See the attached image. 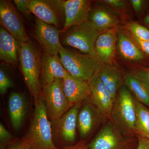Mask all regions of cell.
I'll use <instances>...</instances> for the list:
<instances>
[{"label": "cell", "mask_w": 149, "mask_h": 149, "mask_svg": "<svg viewBox=\"0 0 149 149\" xmlns=\"http://www.w3.org/2000/svg\"><path fill=\"white\" fill-rule=\"evenodd\" d=\"M18 59L24 81L30 94L36 100L42 97V88L40 81L41 58L39 52L31 41L22 43Z\"/></svg>", "instance_id": "obj_2"}, {"label": "cell", "mask_w": 149, "mask_h": 149, "mask_svg": "<svg viewBox=\"0 0 149 149\" xmlns=\"http://www.w3.org/2000/svg\"><path fill=\"white\" fill-rule=\"evenodd\" d=\"M100 80L115 100L117 93L122 86L120 72L112 65L104 64L99 71Z\"/></svg>", "instance_id": "obj_20"}, {"label": "cell", "mask_w": 149, "mask_h": 149, "mask_svg": "<svg viewBox=\"0 0 149 149\" xmlns=\"http://www.w3.org/2000/svg\"><path fill=\"white\" fill-rule=\"evenodd\" d=\"M81 104L72 107L56 123V133L67 143L74 142L76 139L77 117Z\"/></svg>", "instance_id": "obj_15"}, {"label": "cell", "mask_w": 149, "mask_h": 149, "mask_svg": "<svg viewBox=\"0 0 149 149\" xmlns=\"http://www.w3.org/2000/svg\"><path fill=\"white\" fill-rule=\"evenodd\" d=\"M13 84L8 77L5 72L2 69L0 70V93L4 95L8 90L13 87Z\"/></svg>", "instance_id": "obj_27"}, {"label": "cell", "mask_w": 149, "mask_h": 149, "mask_svg": "<svg viewBox=\"0 0 149 149\" xmlns=\"http://www.w3.org/2000/svg\"><path fill=\"white\" fill-rule=\"evenodd\" d=\"M133 6V9L136 13L141 11L143 6L144 2L143 0H131L130 1Z\"/></svg>", "instance_id": "obj_34"}, {"label": "cell", "mask_w": 149, "mask_h": 149, "mask_svg": "<svg viewBox=\"0 0 149 149\" xmlns=\"http://www.w3.org/2000/svg\"><path fill=\"white\" fill-rule=\"evenodd\" d=\"M136 109L135 99L125 85L120 88L113 103L111 120L124 136L136 135Z\"/></svg>", "instance_id": "obj_3"}, {"label": "cell", "mask_w": 149, "mask_h": 149, "mask_svg": "<svg viewBox=\"0 0 149 149\" xmlns=\"http://www.w3.org/2000/svg\"><path fill=\"white\" fill-rule=\"evenodd\" d=\"M34 117L23 138L33 149H56L52 139L51 123L42 97L35 101Z\"/></svg>", "instance_id": "obj_1"}, {"label": "cell", "mask_w": 149, "mask_h": 149, "mask_svg": "<svg viewBox=\"0 0 149 149\" xmlns=\"http://www.w3.org/2000/svg\"><path fill=\"white\" fill-rule=\"evenodd\" d=\"M65 1L29 0V8L37 18L61 29L64 25Z\"/></svg>", "instance_id": "obj_7"}, {"label": "cell", "mask_w": 149, "mask_h": 149, "mask_svg": "<svg viewBox=\"0 0 149 149\" xmlns=\"http://www.w3.org/2000/svg\"><path fill=\"white\" fill-rule=\"evenodd\" d=\"M144 22H145L146 24L149 25V14L144 18Z\"/></svg>", "instance_id": "obj_36"}, {"label": "cell", "mask_w": 149, "mask_h": 149, "mask_svg": "<svg viewBox=\"0 0 149 149\" xmlns=\"http://www.w3.org/2000/svg\"><path fill=\"white\" fill-rule=\"evenodd\" d=\"M41 72L43 86L51 84L56 79H63L68 73L58 56L45 53L41 58Z\"/></svg>", "instance_id": "obj_16"}, {"label": "cell", "mask_w": 149, "mask_h": 149, "mask_svg": "<svg viewBox=\"0 0 149 149\" xmlns=\"http://www.w3.org/2000/svg\"><path fill=\"white\" fill-rule=\"evenodd\" d=\"M117 38L118 50L123 57L131 61L143 59V52L122 30L118 31Z\"/></svg>", "instance_id": "obj_21"}, {"label": "cell", "mask_w": 149, "mask_h": 149, "mask_svg": "<svg viewBox=\"0 0 149 149\" xmlns=\"http://www.w3.org/2000/svg\"><path fill=\"white\" fill-rule=\"evenodd\" d=\"M98 70L88 81L91 90V102L104 117L111 120L114 99L100 80Z\"/></svg>", "instance_id": "obj_11"}, {"label": "cell", "mask_w": 149, "mask_h": 149, "mask_svg": "<svg viewBox=\"0 0 149 149\" xmlns=\"http://www.w3.org/2000/svg\"><path fill=\"white\" fill-rule=\"evenodd\" d=\"M59 57L64 68L73 77L88 81L103 65L96 56L82 54L62 47Z\"/></svg>", "instance_id": "obj_4"}, {"label": "cell", "mask_w": 149, "mask_h": 149, "mask_svg": "<svg viewBox=\"0 0 149 149\" xmlns=\"http://www.w3.org/2000/svg\"><path fill=\"white\" fill-rule=\"evenodd\" d=\"M8 108L12 125L15 130H18L26 114V105L23 96L16 92L12 93L9 97Z\"/></svg>", "instance_id": "obj_19"}, {"label": "cell", "mask_w": 149, "mask_h": 149, "mask_svg": "<svg viewBox=\"0 0 149 149\" xmlns=\"http://www.w3.org/2000/svg\"><path fill=\"white\" fill-rule=\"evenodd\" d=\"M42 97L53 121L58 120L72 107L63 91V79L43 86Z\"/></svg>", "instance_id": "obj_6"}, {"label": "cell", "mask_w": 149, "mask_h": 149, "mask_svg": "<svg viewBox=\"0 0 149 149\" xmlns=\"http://www.w3.org/2000/svg\"><path fill=\"white\" fill-rule=\"evenodd\" d=\"M21 43L3 27H0V59L15 66L18 64V55Z\"/></svg>", "instance_id": "obj_17"}, {"label": "cell", "mask_w": 149, "mask_h": 149, "mask_svg": "<svg viewBox=\"0 0 149 149\" xmlns=\"http://www.w3.org/2000/svg\"><path fill=\"white\" fill-rule=\"evenodd\" d=\"M1 149H33L30 145L22 138L20 140L10 141L4 145Z\"/></svg>", "instance_id": "obj_26"}, {"label": "cell", "mask_w": 149, "mask_h": 149, "mask_svg": "<svg viewBox=\"0 0 149 149\" xmlns=\"http://www.w3.org/2000/svg\"><path fill=\"white\" fill-rule=\"evenodd\" d=\"M90 21L99 30L104 32L116 27L118 19L116 16L103 9H94L90 15Z\"/></svg>", "instance_id": "obj_23"}, {"label": "cell", "mask_w": 149, "mask_h": 149, "mask_svg": "<svg viewBox=\"0 0 149 149\" xmlns=\"http://www.w3.org/2000/svg\"><path fill=\"white\" fill-rule=\"evenodd\" d=\"M0 22L2 27L19 43L22 44L29 41L20 16L10 1L2 0L0 1Z\"/></svg>", "instance_id": "obj_9"}, {"label": "cell", "mask_w": 149, "mask_h": 149, "mask_svg": "<svg viewBox=\"0 0 149 149\" xmlns=\"http://www.w3.org/2000/svg\"><path fill=\"white\" fill-rule=\"evenodd\" d=\"M135 102L136 109V134L142 138L149 139V108L136 99Z\"/></svg>", "instance_id": "obj_24"}, {"label": "cell", "mask_w": 149, "mask_h": 149, "mask_svg": "<svg viewBox=\"0 0 149 149\" xmlns=\"http://www.w3.org/2000/svg\"><path fill=\"white\" fill-rule=\"evenodd\" d=\"M102 1L107 5L115 8H124L126 6L125 2L122 0H104Z\"/></svg>", "instance_id": "obj_30"}, {"label": "cell", "mask_w": 149, "mask_h": 149, "mask_svg": "<svg viewBox=\"0 0 149 149\" xmlns=\"http://www.w3.org/2000/svg\"><path fill=\"white\" fill-rule=\"evenodd\" d=\"M127 29L131 32L133 37L141 40H149V29L143 25L130 22L127 25Z\"/></svg>", "instance_id": "obj_25"}, {"label": "cell", "mask_w": 149, "mask_h": 149, "mask_svg": "<svg viewBox=\"0 0 149 149\" xmlns=\"http://www.w3.org/2000/svg\"><path fill=\"white\" fill-rule=\"evenodd\" d=\"M61 30L54 25L36 19L35 36L44 49L45 53L58 56L62 47L60 40Z\"/></svg>", "instance_id": "obj_10"}, {"label": "cell", "mask_w": 149, "mask_h": 149, "mask_svg": "<svg viewBox=\"0 0 149 149\" xmlns=\"http://www.w3.org/2000/svg\"><path fill=\"white\" fill-rule=\"evenodd\" d=\"M137 45L142 52L149 56V40H141L133 37Z\"/></svg>", "instance_id": "obj_31"}, {"label": "cell", "mask_w": 149, "mask_h": 149, "mask_svg": "<svg viewBox=\"0 0 149 149\" xmlns=\"http://www.w3.org/2000/svg\"><path fill=\"white\" fill-rule=\"evenodd\" d=\"M63 91L72 107L81 104L91 96L88 81L73 77L69 73L63 79Z\"/></svg>", "instance_id": "obj_14"}, {"label": "cell", "mask_w": 149, "mask_h": 149, "mask_svg": "<svg viewBox=\"0 0 149 149\" xmlns=\"http://www.w3.org/2000/svg\"><path fill=\"white\" fill-rule=\"evenodd\" d=\"M125 85L134 98L149 108V89L136 73H128L124 78Z\"/></svg>", "instance_id": "obj_22"}, {"label": "cell", "mask_w": 149, "mask_h": 149, "mask_svg": "<svg viewBox=\"0 0 149 149\" xmlns=\"http://www.w3.org/2000/svg\"><path fill=\"white\" fill-rule=\"evenodd\" d=\"M103 32L98 29L90 20L68 29L63 38L64 45L76 48L83 54L96 56L95 45Z\"/></svg>", "instance_id": "obj_5"}, {"label": "cell", "mask_w": 149, "mask_h": 149, "mask_svg": "<svg viewBox=\"0 0 149 149\" xmlns=\"http://www.w3.org/2000/svg\"><path fill=\"white\" fill-rule=\"evenodd\" d=\"M29 0H15V4L17 10L24 16H29L31 13L29 8Z\"/></svg>", "instance_id": "obj_28"}, {"label": "cell", "mask_w": 149, "mask_h": 149, "mask_svg": "<svg viewBox=\"0 0 149 149\" xmlns=\"http://www.w3.org/2000/svg\"><path fill=\"white\" fill-rule=\"evenodd\" d=\"M138 147L137 149H149V139L138 136Z\"/></svg>", "instance_id": "obj_33"}, {"label": "cell", "mask_w": 149, "mask_h": 149, "mask_svg": "<svg viewBox=\"0 0 149 149\" xmlns=\"http://www.w3.org/2000/svg\"><path fill=\"white\" fill-rule=\"evenodd\" d=\"M135 73L144 81L149 89V70H141Z\"/></svg>", "instance_id": "obj_32"}, {"label": "cell", "mask_w": 149, "mask_h": 149, "mask_svg": "<svg viewBox=\"0 0 149 149\" xmlns=\"http://www.w3.org/2000/svg\"><path fill=\"white\" fill-rule=\"evenodd\" d=\"M103 116L94 105L87 104L79 111L77 126L80 136L86 138L92 132Z\"/></svg>", "instance_id": "obj_18"}, {"label": "cell", "mask_w": 149, "mask_h": 149, "mask_svg": "<svg viewBox=\"0 0 149 149\" xmlns=\"http://www.w3.org/2000/svg\"><path fill=\"white\" fill-rule=\"evenodd\" d=\"M117 32L116 27L107 29L103 32L96 41V55L104 64L112 65L114 63Z\"/></svg>", "instance_id": "obj_13"}, {"label": "cell", "mask_w": 149, "mask_h": 149, "mask_svg": "<svg viewBox=\"0 0 149 149\" xmlns=\"http://www.w3.org/2000/svg\"><path fill=\"white\" fill-rule=\"evenodd\" d=\"M56 149H89L88 146H86L83 142H79L73 146L65 147L63 148H56Z\"/></svg>", "instance_id": "obj_35"}, {"label": "cell", "mask_w": 149, "mask_h": 149, "mask_svg": "<svg viewBox=\"0 0 149 149\" xmlns=\"http://www.w3.org/2000/svg\"><path fill=\"white\" fill-rule=\"evenodd\" d=\"M133 137H126L109 120L89 144V149H131Z\"/></svg>", "instance_id": "obj_8"}, {"label": "cell", "mask_w": 149, "mask_h": 149, "mask_svg": "<svg viewBox=\"0 0 149 149\" xmlns=\"http://www.w3.org/2000/svg\"><path fill=\"white\" fill-rule=\"evenodd\" d=\"M92 1L89 0H68L64 4L65 21L61 33L88 20Z\"/></svg>", "instance_id": "obj_12"}, {"label": "cell", "mask_w": 149, "mask_h": 149, "mask_svg": "<svg viewBox=\"0 0 149 149\" xmlns=\"http://www.w3.org/2000/svg\"><path fill=\"white\" fill-rule=\"evenodd\" d=\"M12 136L10 133L7 130L3 125L1 123L0 124V141L1 143L3 145L8 143L11 141Z\"/></svg>", "instance_id": "obj_29"}]
</instances>
